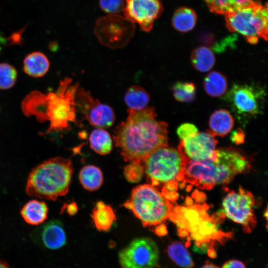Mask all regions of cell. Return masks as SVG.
<instances>
[{
    "label": "cell",
    "instance_id": "cell-1",
    "mask_svg": "<svg viewBox=\"0 0 268 268\" xmlns=\"http://www.w3.org/2000/svg\"><path fill=\"white\" fill-rule=\"evenodd\" d=\"M127 112L114 131V141L125 161L142 164L155 150L168 145V125L157 119L153 107Z\"/></svg>",
    "mask_w": 268,
    "mask_h": 268
},
{
    "label": "cell",
    "instance_id": "cell-2",
    "mask_svg": "<svg viewBox=\"0 0 268 268\" xmlns=\"http://www.w3.org/2000/svg\"><path fill=\"white\" fill-rule=\"evenodd\" d=\"M72 82L68 77L62 80L55 92H31L22 102L23 113L41 122L48 121L47 133L68 130L71 123H76L75 95L79 86Z\"/></svg>",
    "mask_w": 268,
    "mask_h": 268
},
{
    "label": "cell",
    "instance_id": "cell-3",
    "mask_svg": "<svg viewBox=\"0 0 268 268\" xmlns=\"http://www.w3.org/2000/svg\"><path fill=\"white\" fill-rule=\"evenodd\" d=\"M73 171L69 159L56 157L46 160L30 172L26 192L30 197L55 201L67 193Z\"/></svg>",
    "mask_w": 268,
    "mask_h": 268
},
{
    "label": "cell",
    "instance_id": "cell-4",
    "mask_svg": "<svg viewBox=\"0 0 268 268\" xmlns=\"http://www.w3.org/2000/svg\"><path fill=\"white\" fill-rule=\"evenodd\" d=\"M187 159L179 150L167 146L151 153L142 163L148 184L169 199V191L177 187L178 181L184 179Z\"/></svg>",
    "mask_w": 268,
    "mask_h": 268
},
{
    "label": "cell",
    "instance_id": "cell-5",
    "mask_svg": "<svg viewBox=\"0 0 268 268\" xmlns=\"http://www.w3.org/2000/svg\"><path fill=\"white\" fill-rule=\"evenodd\" d=\"M124 205L144 227L161 224L170 217L172 210L169 200L148 184L134 188Z\"/></svg>",
    "mask_w": 268,
    "mask_h": 268
},
{
    "label": "cell",
    "instance_id": "cell-6",
    "mask_svg": "<svg viewBox=\"0 0 268 268\" xmlns=\"http://www.w3.org/2000/svg\"><path fill=\"white\" fill-rule=\"evenodd\" d=\"M224 16L228 30L240 33L249 43L256 44L259 38L268 39L267 4L262 5L256 0Z\"/></svg>",
    "mask_w": 268,
    "mask_h": 268
},
{
    "label": "cell",
    "instance_id": "cell-7",
    "mask_svg": "<svg viewBox=\"0 0 268 268\" xmlns=\"http://www.w3.org/2000/svg\"><path fill=\"white\" fill-rule=\"evenodd\" d=\"M263 88L255 84H234L223 98L242 124L262 114L266 97Z\"/></svg>",
    "mask_w": 268,
    "mask_h": 268
},
{
    "label": "cell",
    "instance_id": "cell-8",
    "mask_svg": "<svg viewBox=\"0 0 268 268\" xmlns=\"http://www.w3.org/2000/svg\"><path fill=\"white\" fill-rule=\"evenodd\" d=\"M135 29V24L124 16L107 14L97 20L94 33L101 44L117 49L128 45Z\"/></svg>",
    "mask_w": 268,
    "mask_h": 268
},
{
    "label": "cell",
    "instance_id": "cell-9",
    "mask_svg": "<svg viewBox=\"0 0 268 268\" xmlns=\"http://www.w3.org/2000/svg\"><path fill=\"white\" fill-rule=\"evenodd\" d=\"M122 268H155L159 260V252L155 242L150 238L133 240L118 254Z\"/></svg>",
    "mask_w": 268,
    "mask_h": 268
},
{
    "label": "cell",
    "instance_id": "cell-10",
    "mask_svg": "<svg viewBox=\"0 0 268 268\" xmlns=\"http://www.w3.org/2000/svg\"><path fill=\"white\" fill-rule=\"evenodd\" d=\"M184 179L196 186L207 189L215 185L228 183L231 180L228 170L217 163L215 158L201 161L187 159Z\"/></svg>",
    "mask_w": 268,
    "mask_h": 268
},
{
    "label": "cell",
    "instance_id": "cell-11",
    "mask_svg": "<svg viewBox=\"0 0 268 268\" xmlns=\"http://www.w3.org/2000/svg\"><path fill=\"white\" fill-rule=\"evenodd\" d=\"M254 204L253 195L240 188L238 191H231L225 196L222 202V211L228 218L250 232L256 223Z\"/></svg>",
    "mask_w": 268,
    "mask_h": 268
},
{
    "label": "cell",
    "instance_id": "cell-12",
    "mask_svg": "<svg viewBox=\"0 0 268 268\" xmlns=\"http://www.w3.org/2000/svg\"><path fill=\"white\" fill-rule=\"evenodd\" d=\"M76 112L82 116L95 128L111 127L115 121V114L109 105L95 99L90 92L78 87L75 95Z\"/></svg>",
    "mask_w": 268,
    "mask_h": 268
},
{
    "label": "cell",
    "instance_id": "cell-13",
    "mask_svg": "<svg viewBox=\"0 0 268 268\" xmlns=\"http://www.w3.org/2000/svg\"><path fill=\"white\" fill-rule=\"evenodd\" d=\"M163 10L160 0H125L123 13L134 24H137L141 30L149 32Z\"/></svg>",
    "mask_w": 268,
    "mask_h": 268
},
{
    "label": "cell",
    "instance_id": "cell-14",
    "mask_svg": "<svg viewBox=\"0 0 268 268\" xmlns=\"http://www.w3.org/2000/svg\"><path fill=\"white\" fill-rule=\"evenodd\" d=\"M217 141L209 131L181 140L178 150L188 159L201 161L215 158Z\"/></svg>",
    "mask_w": 268,
    "mask_h": 268
},
{
    "label": "cell",
    "instance_id": "cell-15",
    "mask_svg": "<svg viewBox=\"0 0 268 268\" xmlns=\"http://www.w3.org/2000/svg\"><path fill=\"white\" fill-rule=\"evenodd\" d=\"M34 242L50 250H57L66 243L63 225L59 220H51L36 228L32 234Z\"/></svg>",
    "mask_w": 268,
    "mask_h": 268
},
{
    "label": "cell",
    "instance_id": "cell-16",
    "mask_svg": "<svg viewBox=\"0 0 268 268\" xmlns=\"http://www.w3.org/2000/svg\"><path fill=\"white\" fill-rule=\"evenodd\" d=\"M215 159L225 164L236 176L248 171L250 163L240 150L232 147L216 149Z\"/></svg>",
    "mask_w": 268,
    "mask_h": 268
},
{
    "label": "cell",
    "instance_id": "cell-17",
    "mask_svg": "<svg viewBox=\"0 0 268 268\" xmlns=\"http://www.w3.org/2000/svg\"><path fill=\"white\" fill-rule=\"evenodd\" d=\"M47 204L43 201L32 200L22 207L20 214L24 221L29 224L38 225L47 219L48 213Z\"/></svg>",
    "mask_w": 268,
    "mask_h": 268
},
{
    "label": "cell",
    "instance_id": "cell-18",
    "mask_svg": "<svg viewBox=\"0 0 268 268\" xmlns=\"http://www.w3.org/2000/svg\"><path fill=\"white\" fill-rule=\"evenodd\" d=\"M234 124V119L229 111L219 109L214 111L209 118V131L214 135L224 136L231 131Z\"/></svg>",
    "mask_w": 268,
    "mask_h": 268
},
{
    "label": "cell",
    "instance_id": "cell-19",
    "mask_svg": "<svg viewBox=\"0 0 268 268\" xmlns=\"http://www.w3.org/2000/svg\"><path fill=\"white\" fill-rule=\"evenodd\" d=\"M50 63L47 57L39 52L28 54L23 61V70L27 75L40 77L44 76L48 71Z\"/></svg>",
    "mask_w": 268,
    "mask_h": 268
},
{
    "label": "cell",
    "instance_id": "cell-20",
    "mask_svg": "<svg viewBox=\"0 0 268 268\" xmlns=\"http://www.w3.org/2000/svg\"><path fill=\"white\" fill-rule=\"evenodd\" d=\"M92 217L96 228L100 231L109 230L116 218L112 208L102 201L97 202Z\"/></svg>",
    "mask_w": 268,
    "mask_h": 268
},
{
    "label": "cell",
    "instance_id": "cell-21",
    "mask_svg": "<svg viewBox=\"0 0 268 268\" xmlns=\"http://www.w3.org/2000/svg\"><path fill=\"white\" fill-rule=\"evenodd\" d=\"M124 99L128 109L141 110L147 107L150 95L143 87L134 85L127 90Z\"/></svg>",
    "mask_w": 268,
    "mask_h": 268
},
{
    "label": "cell",
    "instance_id": "cell-22",
    "mask_svg": "<svg viewBox=\"0 0 268 268\" xmlns=\"http://www.w3.org/2000/svg\"><path fill=\"white\" fill-rule=\"evenodd\" d=\"M203 88L206 93L213 97L222 96L227 89V80L222 73L212 71L204 78Z\"/></svg>",
    "mask_w": 268,
    "mask_h": 268
},
{
    "label": "cell",
    "instance_id": "cell-23",
    "mask_svg": "<svg viewBox=\"0 0 268 268\" xmlns=\"http://www.w3.org/2000/svg\"><path fill=\"white\" fill-rule=\"evenodd\" d=\"M190 58L193 67L201 72L210 70L215 62L213 52L205 46L199 47L194 49Z\"/></svg>",
    "mask_w": 268,
    "mask_h": 268
},
{
    "label": "cell",
    "instance_id": "cell-24",
    "mask_svg": "<svg viewBox=\"0 0 268 268\" xmlns=\"http://www.w3.org/2000/svg\"><path fill=\"white\" fill-rule=\"evenodd\" d=\"M79 179L83 187L89 191L98 190L103 182V174L98 167L92 165L84 166L79 173Z\"/></svg>",
    "mask_w": 268,
    "mask_h": 268
},
{
    "label": "cell",
    "instance_id": "cell-25",
    "mask_svg": "<svg viewBox=\"0 0 268 268\" xmlns=\"http://www.w3.org/2000/svg\"><path fill=\"white\" fill-rule=\"evenodd\" d=\"M90 147L100 155L109 153L113 148L112 138L104 129L95 128L90 134Z\"/></svg>",
    "mask_w": 268,
    "mask_h": 268
},
{
    "label": "cell",
    "instance_id": "cell-26",
    "mask_svg": "<svg viewBox=\"0 0 268 268\" xmlns=\"http://www.w3.org/2000/svg\"><path fill=\"white\" fill-rule=\"evenodd\" d=\"M172 22L174 28L177 30L187 32L195 27L197 15L195 11L190 8H179L175 11Z\"/></svg>",
    "mask_w": 268,
    "mask_h": 268
},
{
    "label": "cell",
    "instance_id": "cell-27",
    "mask_svg": "<svg viewBox=\"0 0 268 268\" xmlns=\"http://www.w3.org/2000/svg\"><path fill=\"white\" fill-rule=\"evenodd\" d=\"M170 259L181 268H193L194 263L185 246L181 242L175 241L170 244L167 249Z\"/></svg>",
    "mask_w": 268,
    "mask_h": 268
},
{
    "label": "cell",
    "instance_id": "cell-28",
    "mask_svg": "<svg viewBox=\"0 0 268 268\" xmlns=\"http://www.w3.org/2000/svg\"><path fill=\"white\" fill-rule=\"evenodd\" d=\"M210 11L217 14H226L248 5L257 0H204Z\"/></svg>",
    "mask_w": 268,
    "mask_h": 268
},
{
    "label": "cell",
    "instance_id": "cell-29",
    "mask_svg": "<svg viewBox=\"0 0 268 268\" xmlns=\"http://www.w3.org/2000/svg\"><path fill=\"white\" fill-rule=\"evenodd\" d=\"M174 98L180 102H190L195 99L196 88L192 82H176L172 86Z\"/></svg>",
    "mask_w": 268,
    "mask_h": 268
},
{
    "label": "cell",
    "instance_id": "cell-30",
    "mask_svg": "<svg viewBox=\"0 0 268 268\" xmlns=\"http://www.w3.org/2000/svg\"><path fill=\"white\" fill-rule=\"evenodd\" d=\"M17 71L7 63L0 64V89H7L12 87L17 79Z\"/></svg>",
    "mask_w": 268,
    "mask_h": 268
},
{
    "label": "cell",
    "instance_id": "cell-31",
    "mask_svg": "<svg viewBox=\"0 0 268 268\" xmlns=\"http://www.w3.org/2000/svg\"><path fill=\"white\" fill-rule=\"evenodd\" d=\"M125 3V0H99L101 9L107 14H119Z\"/></svg>",
    "mask_w": 268,
    "mask_h": 268
},
{
    "label": "cell",
    "instance_id": "cell-32",
    "mask_svg": "<svg viewBox=\"0 0 268 268\" xmlns=\"http://www.w3.org/2000/svg\"><path fill=\"white\" fill-rule=\"evenodd\" d=\"M144 173L142 165L137 163H130L124 170L126 179L130 182H138Z\"/></svg>",
    "mask_w": 268,
    "mask_h": 268
},
{
    "label": "cell",
    "instance_id": "cell-33",
    "mask_svg": "<svg viewBox=\"0 0 268 268\" xmlns=\"http://www.w3.org/2000/svg\"><path fill=\"white\" fill-rule=\"evenodd\" d=\"M198 133L196 126L191 123L182 124L177 129V134L181 140L193 136Z\"/></svg>",
    "mask_w": 268,
    "mask_h": 268
},
{
    "label": "cell",
    "instance_id": "cell-34",
    "mask_svg": "<svg viewBox=\"0 0 268 268\" xmlns=\"http://www.w3.org/2000/svg\"><path fill=\"white\" fill-rule=\"evenodd\" d=\"M231 139L233 142L238 144L243 142L244 140V133L241 129L238 128L232 133Z\"/></svg>",
    "mask_w": 268,
    "mask_h": 268
},
{
    "label": "cell",
    "instance_id": "cell-35",
    "mask_svg": "<svg viewBox=\"0 0 268 268\" xmlns=\"http://www.w3.org/2000/svg\"><path fill=\"white\" fill-rule=\"evenodd\" d=\"M221 268H246V267L241 261L230 260L226 262Z\"/></svg>",
    "mask_w": 268,
    "mask_h": 268
},
{
    "label": "cell",
    "instance_id": "cell-36",
    "mask_svg": "<svg viewBox=\"0 0 268 268\" xmlns=\"http://www.w3.org/2000/svg\"><path fill=\"white\" fill-rule=\"evenodd\" d=\"M155 232L156 235L161 236L166 235L167 230L164 226H161L156 228Z\"/></svg>",
    "mask_w": 268,
    "mask_h": 268
},
{
    "label": "cell",
    "instance_id": "cell-37",
    "mask_svg": "<svg viewBox=\"0 0 268 268\" xmlns=\"http://www.w3.org/2000/svg\"><path fill=\"white\" fill-rule=\"evenodd\" d=\"M77 211L76 206L74 203L69 204L67 206V211L69 214H74Z\"/></svg>",
    "mask_w": 268,
    "mask_h": 268
},
{
    "label": "cell",
    "instance_id": "cell-38",
    "mask_svg": "<svg viewBox=\"0 0 268 268\" xmlns=\"http://www.w3.org/2000/svg\"><path fill=\"white\" fill-rule=\"evenodd\" d=\"M201 268H220L217 266H216L211 263H206L203 265Z\"/></svg>",
    "mask_w": 268,
    "mask_h": 268
},
{
    "label": "cell",
    "instance_id": "cell-39",
    "mask_svg": "<svg viewBox=\"0 0 268 268\" xmlns=\"http://www.w3.org/2000/svg\"><path fill=\"white\" fill-rule=\"evenodd\" d=\"M6 42V40L0 35V52L2 50V45Z\"/></svg>",
    "mask_w": 268,
    "mask_h": 268
},
{
    "label": "cell",
    "instance_id": "cell-40",
    "mask_svg": "<svg viewBox=\"0 0 268 268\" xmlns=\"http://www.w3.org/2000/svg\"><path fill=\"white\" fill-rule=\"evenodd\" d=\"M0 268H10V267L5 262L0 261Z\"/></svg>",
    "mask_w": 268,
    "mask_h": 268
}]
</instances>
